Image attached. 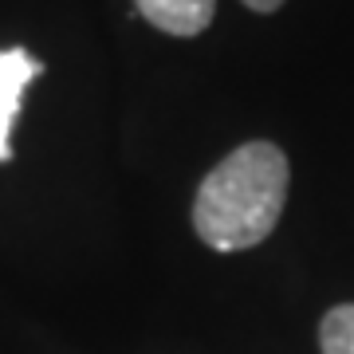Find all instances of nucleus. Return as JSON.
Wrapping results in <instances>:
<instances>
[{
  "label": "nucleus",
  "instance_id": "1",
  "mask_svg": "<svg viewBox=\"0 0 354 354\" xmlns=\"http://www.w3.org/2000/svg\"><path fill=\"white\" fill-rule=\"evenodd\" d=\"M291 165L272 142H244L205 174L193 228L213 252H248L276 232L288 205Z\"/></svg>",
  "mask_w": 354,
  "mask_h": 354
},
{
  "label": "nucleus",
  "instance_id": "2",
  "mask_svg": "<svg viewBox=\"0 0 354 354\" xmlns=\"http://www.w3.org/2000/svg\"><path fill=\"white\" fill-rule=\"evenodd\" d=\"M44 75V59H36L28 48H4L0 51V165L12 162V127L24 91Z\"/></svg>",
  "mask_w": 354,
  "mask_h": 354
},
{
  "label": "nucleus",
  "instance_id": "3",
  "mask_svg": "<svg viewBox=\"0 0 354 354\" xmlns=\"http://www.w3.org/2000/svg\"><path fill=\"white\" fill-rule=\"evenodd\" d=\"M134 8L158 32L189 39V36H201L205 28L213 24L216 0H134Z\"/></svg>",
  "mask_w": 354,
  "mask_h": 354
},
{
  "label": "nucleus",
  "instance_id": "4",
  "mask_svg": "<svg viewBox=\"0 0 354 354\" xmlns=\"http://www.w3.org/2000/svg\"><path fill=\"white\" fill-rule=\"evenodd\" d=\"M319 351L354 354V304H339L323 315V323H319Z\"/></svg>",
  "mask_w": 354,
  "mask_h": 354
},
{
  "label": "nucleus",
  "instance_id": "5",
  "mask_svg": "<svg viewBox=\"0 0 354 354\" xmlns=\"http://www.w3.org/2000/svg\"><path fill=\"white\" fill-rule=\"evenodd\" d=\"M252 12H276V8H283V0H244Z\"/></svg>",
  "mask_w": 354,
  "mask_h": 354
}]
</instances>
